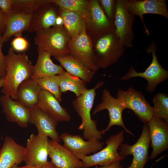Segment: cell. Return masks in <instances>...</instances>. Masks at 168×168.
<instances>
[{
    "label": "cell",
    "mask_w": 168,
    "mask_h": 168,
    "mask_svg": "<svg viewBox=\"0 0 168 168\" xmlns=\"http://www.w3.org/2000/svg\"><path fill=\"white\" fill-rule=\"evenodd\" d=\"M2 35L0 34V78L4 79L6 75V62L5 56L3 54L2 50L4 43L2 37Z\"/></svg>",
    "instance_id": "e575fe53"
},
{
    "label": "cell",
    "mask_w": 168,
    "mask_h": 168,
    "mask_svg": "<svg viewBox=\"0 0 168 168\" xmlns=\"http://www.w3.org/2000/svg\"><path fill=\"white\" fill-rule=\"evenodd\" d=\"M135 16L128 11V0H116L114 24L116 32L125 47H133Z\"/></svg>",
    "instance_id": "30bf717a"
},
{
    "label": "cell",
    "mask_w": 168,
    "mask_h": 168,
    "mask_svg": "<svg viewBox=\"0 0 168 168\" xmlns=\"http://www.w3.org/2000/svg\"><path fill=\"white\" fill-rule=\"evenodd\" d=\"M95 168H123V166L120 165V161H118L114 162L106 166L98 167L96 165Z\"/></svg>",
    "instance_id": "f35d334b"
},
{
    "label": "cell",
    "mask_w": 168,
    "mask_h": 168,
    "mask_svg": "<svg viewBox=\"0 0 168 168\" xmlns=\"http://www.w3.org/2000/svg\"></svg>",
    "instance_id": "ee69618b"
},
{
    "label": "cell",
    "mask_w": 168,
    "mask_h": 168,
    "mask_svg": "<svg viewBox=\"0 0 168 168\" xmlns=\"http://www.w3.org/2000/svg\"><path fill=\"white\" fill-rule=\"evenodd\" d=\"M150 142L148 125L145 124L139 138L135 144L130 145L125 143L120 145V156L124 158L130 155L133 156L131 164L126 168H144L149 159L148 150Z\"/></svg>",
    "instance_id": "8fae6325"
},
{
    "label": "cell",
    "mask_w": 168,
    "mask_h": 168,
    "mask_svg": "<svg viewBox=\"0 0 168 168\" xmlns=\"http://www.w3.org/2000/svg\"><path fill=\"white\" fill-rule=\"evenodd\" d=\"M70 39L63 26H55L36 32L34 42L37 49L46 51L55 57L69 54Z\"/></svg>",
    "instance_id": "277c9868"
},
{
    "label": "cell",
    "mask_w": 168,
    "mask_h": 168,
    "mask_svg": "<svg viewBox=\"0 0 168 168\" xmlns=\"http://www.w3.org/2000/svg\"><path fill=\"white\" fill-rule=\"evenodd\" d=\"M33 14H21L12 12L7 16L6 27L2 35L3 42L13 36L22 35L24 31L29 32Z\"/></svg>",
    "instance_id": "7402d4cb"
},
{
    "label": "cell",
    "mask_w": 168,
    "mask_h": 168,
    "mask_svg": "<svg viewBox=\"0 0 168 168\" xmlns=\"http://www.w3.org/2000/svg\"><path fill=\"white\" fill-rule=\"evenodd\" d=\"M95 62L105 69L117 62L123 55L125 46L115 28L91 40Z\"/></svg>",
    "instance_id": "7a4b0ae2"
},
{
    "label": "cell",
    "mask_w": 168,
    "mask_h": 168,
    "mask_svg": "<svg viewBox=\"0 0 168 168\" xmlns=\"http://www.w3.org/2000/svg\"><path fill=\"white\" fill-rule=\"evenodd\" d=\"M128 7L131 13L140 18L147 35L149 34L144 21V15L155 14L168 19V11L165 0H128Z\"/></svg>",
    "instance_id": "e0dca14e"
},
{
    "label": "cell",
    "mask_w": 168,
    "mask_h": 168,
    "mask_svg": "<svg viewBox=\"0 0 168 168\" xmlns=\"http://www.w3.org/2000/svg\"><path fill=\"white\" fill-rule=\"evenodd\" d=\"M59 138L63 141V145L77 157L96 153L103 148L105 143L95 138L85 141L79 135H73L68 133H62Z\"/></svg>",
    "instance_id": "5bb4252c"
},
{
    "label": "cell",
    "mask_w": 168,
    "mask_h": 168,
    "mask_svg": "<svg viewBox=\"0 0 168 168\" xmlns=\"http://www.w3.org/2000/svg\"><path fill=\"white\" fill-rule=\"evenodd\" d=\"M86 32L91 40L114 29L102 9L99 0L88 1L87 10L83 16Z\"/></svg>",
    "instance_id": "52a82bcc"
},
{
    "label": "cell",
    "mask_w": 168,
    "mask_h": 168,
    "mask_svg": "<svg viewBox=\"0 0 168 168\" xmlns=\"http://www.w3.org/2000/svg\"><path fill=\"white\" fill-rule=\"evenodd\" d=\"M63 24L64 22L63 18L58 12V15L55 21V26H63Z\"/></svg>",
    "instance_id": "ab89813d"
},
{
    "label": "cell",
    "mask_w": 168,
    "mask_h": 168,
    "mask_svg": "<svg viewBox=\"0 0 168 168\" xmlns=\"http://www.w3.org/2000/svg\"><path fill=\"white\" fill-rule=\"evenodd\" d=\"M11 168H20V167H19L18 165H15L12 166Z\"/></svg>",
    "instance_id": "b9f144b4"
},
{
    "label": "cell",
    "mask_w": 168,
    "mask_h": 168,
    "mask_svg": "<svg viewBox=\"0 0 168 168\" xmlns=\"http://www.w3.org/2000/svg\"><path fill=\"white\" fill-rule=\"evenodd\" d=\"M54 58L69 74L80 78L86 83L91 81L94 74L71 55Z\"/></svg>",
    "instance_id": "484cf974"
},
{
    "label": "cell",
    "mask_w": 168,
    "mask_h": 168,
    "mask_svg": "<svg viewBox=\"0 0 168 168\" xmlns=\"http://www.w3.org/2000/svg\"><path fill=\"white\" fill-rule=\"evenodd\" d=\"M58 75L60 90L62 93L68 91L74 93L78 97L88 89L86 82L65 71Z\"/></svg>",
    "instance_id": "83f0119b"
},
{
    "label": "cell",
    "mask_w": 168,
    "mask_h": 168,
    "mask_svg": "<svg viewBox=\"0 0 168 168\" xmlns=\"http://www.w3.org/2000/svg\"><path fill=\"white\" fill-rule=\"evenodd\" d=\"M37 107L58 122H69L71 116L67 109L50 92L42 90L39 95Z\"/></svg>",
    "instance_id": "44dd1931"
},
{
    "label": "cell",
    "mask_w": 168,
    "mask_h": 168,
    "mask_svg": "<svg viewBox=\"0 0 168 168\" xmlns=\"http://www.w3.org/2000/svg\"><path fill=\"white\" fill-rule=\"evenodd\" d=\"M49 156L58 168H82L83 163L72 152L59 142L49 140Z\"/></svg>",
    "instance_id": "ac0fdd59"
},
{
    "label": "cell",
    "mask_w": 168,
    "mask_h": 168,
    "mask_svg": "<svg viewBox=\"0 0 168 168\" xmlns=\"http://www.w3.org/2000/svg\"><path fill=\"white\" fill-rule=\"evenodd\" d=\"M101 100V102L94 110L92 115L104 110H108L110 118L109 122L106 128L101 131L102 134H104L113 126L117 125L121 126L125 132L134 136L126 127L124 123L122 113L125 109L120 100L114 97L111 95L109 90L104 89L102 92Z\"/></svg>",
    "instance_id": "7c38bea8"
},
{
    "label": "cell",
    "mask_w": 168,
    "mask_h": 168,
    "mask_svg": "<svg viewBox=\"0 0 168 168\" xmlns=\"http://www.w3.org/2000/svg\"><path fill=\"white\" fill-rule=\"evenodd\" d=\"M24 161L26 164L41 165L47 163L49 153L48 137L34 133L27 139Z\"/></svg>",
    "instance_id": "4fadbf2b"
},
{
    "label": "cell",
    "mask_w": 168,
    "mask_h": 168,
    "mask_svg": "<svg viewBox=\"0 0 168 168\" xmlns=\"http://www.w3.org/2000/svg\"><path fill=\"white\" fill-rule=\"evenodd\" d=\"M29 123L35 126L38 134L49 137L52 140L61 142L56 130L58 122L37 106L31 110Z\"/></svg>",
    "instance_id": "ffe728a7"
},
{
    "label": "cell",
    "mask_w": 168,
    "mask_h": 168,
    "mask_svg": "<svg viewBox=\"0 0 168 168\" xmlns=\"http://www.w3.org/2000/svg\"><path fill=\"white\" fill-rule=\"evenodd\" d=\"M38 58L33 66L31 78L33 79L58 75L65 71L60 65L54 64L48 52L37 49Z\"/></svg>",
    "instance_id": "603a6c76"
},
{
    "label": "cell",
    "mask_w": 168,
    "mask_h": 168,
    "mask_svg": "<svg viewBox=\"0 0 168 168\" xmlns=\"http://www.w3.org/2000/svg\"><path fill=\"white\" fill-rule=\"evenodd\" d=\"M1 142H0V150H1Z\"/></svg>",
    "instance_id": "7bdbcfd3"
},
{
    "label": "cell",
    "mask_w": 168,
    "mask_h": 168,
    "mask_svg": "<svg viewBox=\"0 0 168 168\" xmlns=\"http://www.w3.org/2000/svg\"><path fill=\"white\" fill-rule=\"evenodd\" d=\"M0 103L2 112L8 121L15 123L21 128L28 127L30 110L7 95H3L0 96Z\"/></svg>",
    "instance_id": "9a60e30c"
},
{
    "label": "cell",
    "mask_w": 168,
    "mask_h": 168,
    "mask_svg": "<svg viewBox=\"0 0 168 168\" xmlns=\"http://www.w3.org/2000/svg\"><path fill=\"white\" fill-rule=\"evenodd\" d=\"M49 3V0H12V12L33 14L39 8Z\"/></svg>",
    "instance_id": "f1b7e54d"
},
{
    "label": "cell",
    "mask_w": 168,
    "mask_h": 168,
    "mask_svg": "<svg viewBox=\"0 0 168 168\" xmlns=\"http://www.w3.org/2000/svg\"><path fill=\"white\" fill-rule=\"evenodd\" d=\"M104 84L102 81L98 82L94 88L87 89L72 102L74 110L81 120L78 129L83 130V138L86 140L95 138L100 141L102 137L101 131L97 129V122L91 119V112L96 95V90Z\"/></svg>",
    "instance_id": "3957f363"
},
{
    "label": "cell",
    "mask_w": 168,
    "mask_h": 168,
    "mask_svg": "<svg viewBox=\"0 0 168 168\" xmlns=\"http://www.w3.org/2000/svg\"><path fill=\"white\" fill-rule=\"evenodd\" d=\"M5 57L6 75L1 92L16 100L17 88L23 81L31 78L33 66L25 53L16 54L11 47Z\"/></svg>",
    "instance_id": "6da1fadb"
},
{
    "label": "cell",
    "mask_w": 168,
    "mask_h": 168,
    "mask_svg": "<svg viewBox=\"0 0 168 168\" xmlns=\"http://www.w3.org/2000/svg\"><path fill=\"white\" fill-rule=\"evenodd\" d=\"M152 102L154 117L168 121V95L167 94L159 92L154 96Z\"/></svg>",
    "instance_id": "4dcf8cb0"
},
{
    "label": "cell",
    "mask_w": 168,
    "mask_h": 168,
    "mask_svg": "<svg viewBox=\"0 0 168 168\" xmlns=\"http://www.w3.org/2000/svg\"><path fill=\"white\" fill-rule=\"evenodd\" d=\"M87 0H49L50 3L56 4L59 8L76 12L82 17L88 6Z\"/></svg>",
    "instance_id": "1f68e13d"
},
{
    "label": "cell",
    "mask_w": 168,
    "mask_h": 168,
    "mask_svg": "<svg viewBox=\"0 0 168 168\" xmlns=\"http://www.w3.org/2000/svg\"><path fill=\"white\" fill-rule=\"evenodd\" d=\"M7 16L0 8V34H2L6 27Z\"/></svg>",
    "instance_id": "74e56055"
},
{
    "label": "cell",
    "mask_w": 168,
    "mask_h": 168,
    "mask_svg": "<svg viewBox=\"0 0 168 168\" xmlns=\"http://www.w3.org/2000/svg\"><path fill=\"white\" fill-rule=\"evenodd\" d=\"M124 130L115 135H112L106 141V146L104 148L93 154L85 156L77 157L82 161L83 168L94 166H104L116 161H121L124 157L120 156L118 150L124 140Z\"/></svg>",
    "instance_id": "5b68a950"
},
{
    "label": "cell",
    "mask_w": 168,
    "mask_h": 168,
    "mask_svg": "<svg viewBox=\"0 0 168 168\" xmlns=\"http://www.w3.org/2000/svg\"><path fill=\"white\" fill-rule=\"evenodd\" d=\"M68 50L69 54L79 61L93 74L99 69L95 60L91 40L86 32L85 25L76 38L70 39Z\"/></svg>",
    "instance_id": "9c48e42d"
},
{
    "label": "cell",
    "mask_w": 168,
    "mask_h": 168,
    "mask_svg": "<svg viewBox=\"0 0 168 168\" xmlns=\"http://www.w3.org/2000/svg\"><path fill=\"white\" fill-rule=\"evenodd\" d=\"M0 79H1V78H0Z\"/></svg>",
    "instance_id": "f6af8a7d"
},
{
    "label": "cell",
    "mask_w": 168,
    "mask_h": 168,
    "mask_svg": "<svg viewBox=\"0 0 168 168\" xmlns=\"http://www.w3.org/2000/svg\"><path fill=\"white\" fill-rule=\"evenodd\" d=\"M58 12L63 18L66 32L71 39H74L84 26L82 17L76 12L60 8H59Z\"/></svg>",
    "instance_id": "4316f807"
},
{
    "label": "cell",
    "mask_w": 168,
    "mask_h": 168,
    "mask_svg": "<svg viewBox=\"0 0 168 168\" xmlns=\"http://www.w3.org/2000/svg\"><path fill=\"white\" fill-rule=\"evenodd\" d=\"M116 96L120 100L125 109L132 110L144 124H147L154 117L153 107L141 92L133 87L126 90L119 89Z\"/></svg>",
    "instance_id": "ba28073f"
},
{
    "label": "cell",
    "mask_w": 168,
    "mask_h": 168,
    "mask_svg": "<svg viewBox=\"0 0 168 168\" xmlns=\"http://www.w3.org/2000/svg\"><path fill=\"white\" fill-rule=\"evenodd\" d=\"M34 79L42 90L50 92L60 102L61 101L62 93L60 90L58 75Z\"/></svg>",
    "instance_id": "f546056e"
},
{
    "label": "cell",
    "mask_w": 168,
    "mask_h": 168,
    "mask_svg": "<svg viewBox=\"0 0 168 168\" xmlns=\"http://www.w3.org/2000/svg\"><path fill=\"white\" fill-rule=\"evenodd\" d=\"M25 148L11 137L5 138L0 151V168H11L24 161Z\"/></svg>",
    "instance_id": "d6986e66"
},
{
    "label": "cell",
    "mask_w": 168,
    "mask_h": 168,
    "mask_svg": "<svg viewBox=\"0 0 168 168\" xmlns=\"http://www.w3.org/2000/svg\"><path fill=\"white\" fill-rule=\"evenodd\" d=\"M147 124L152 148L149 159H154L168 148V123L162 119L153 117Z\"/></svg>",
    "instance_id": "2e32d148"
},
{
    "label": "cell",
    "mask_w": 168,
    "mask_h": 168,
    "mask_svg": "<svg viewBox=\"0 0 168 168\" xmlns=\"http://www.w3.org/2000/svg\"><path fill=\"white\" fill-rule=\"evenodd\" d=\"M4 83V79H0V88L2 87Z\"/></svg>",
    "instance_id": "60d3db41"
},
{
    "label": "cell",
    "mask_w": 168,
    "mask_h": 168,
    "mask_svg": "<svg viewBox=\"0 0 168 168\" xmlns=\"http://www.w3.org/2000/svg\"><path fill=\"white\" fill-rule=\"evenodd\" d=\"M41 90L35 80L31 78L23 81L18 87L16 100L31 110L37 106Z\"/></svg>",
    "instance_id": "cb8c5ba5"
},
{
    "label": "cell",
    "mask_w": 168,
    "mask_h": 168,
    "mask_svg": "<svg viewBox=\"0 0 168 168\" xmlns=\"http://www.w3.org/2000/svg\"><path fill=\"white\" fill-rule=\"evenodd\" d=\"M12 0H0V8L6 16L12 12Z\"/></svg>",
    "instance_id": "d590c367"
},
{
    "label": "cell",
    "mask_w": 168,
    "mask_h": 168,
    "mask_svg": "<svg viewBox=\"0 0 168 168\" xmlns=\"http://www.w3.org/2000/svg\"><path fill=\"white\" fill-rule=\"evenodd\" d=\"M20 168H58L50 161L44 165H39L32 164H26L25 166L20 167Z\"/></svg>",
    "instance_id": "8d00e7d4"
},
{
    "label": "cell",
    "mask_w": 168,
    "mask_h": 168,
    "mask_svg": "<svg viewBox=\"0 0 168 168\" xmlns=\"http://www.w3.org/2000/svg\"><path fill=\"white\" fill-rule=\"evenodd\" d=\"M156 51L155 44L152 41L146 51L152 54V60L149 67L144 72H138L131 66L127 73L120 79L128 80L133 77H142L147 82L146 90L150 93L154 92L159 84L168 78V71L163 68L158 62L156 54Z\"/></svg>",
    "instance_id": "8992f818"
},
{
    "label": "cell",
    "mask_w": 168,
    "mask_h": 168,
    "mask_svg": "<svg viewBox=\"0 0 168 168\" xmlns=\"http://www.w3.org/2000/svg\"><path fill=\"white\" fill-rule=\"evenodd\" d=\"M48 3L39 8L33 14L30 32H37L55 26L58 11Z\"/></svg>",
    "instance_id": "d4e9b609"
},
{
    "label": "cell",
    "mask_w": 168,
    "mask_h": 168,
    "mask_svg": "<svg viewBox=\"0 0 168 168\" xmlns=\"http://www.w3.org/2000/svg\"><path fill=\"white\" fill-rule=\"evenodd\" d=\"M11 48L15 51L22 52L28 49L29 44L28 41L22 35L15 36L11 43Z\"/></svg>",
    "instance_id": "836d02e7"
},
{
    "label": "cell",
    "mask_w": 168,
    "mask_h": 168,
    "mask_svg": "<svg viewBox=\"0 0 168 168\" xmlns=\"http://www.w3.org/2000/svg\"><path fill=\"white\" fill-rule=\"evenodd\" d=\"M100 6L108 19L114 23L116 0H99Z\"/></svg>",
    "instance_id": "d6a6232c"
}]
</instances>
